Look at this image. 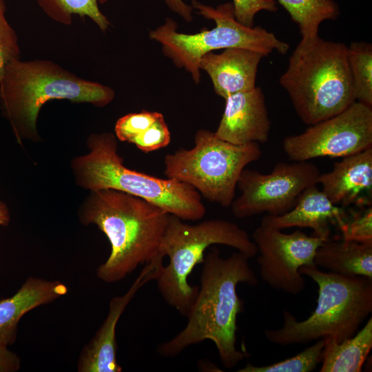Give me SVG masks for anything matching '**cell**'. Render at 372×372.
<instances>
[{
	"label": "cell",
	"instance_id": "cell-1",
	"mask_svg": "<svg viewBox=\"0 0 372 372\" xmlns=\"http://www.w3.org/2000/svg\"><path fill=\"white\" fill-rule=\"evenodd\" d=\"M249 259L238 251L223 258L216 247L205 255L200 287L187 316V324L176 336L158 346L160 355L174 357L191 345L209 340L215 344L226 369L234 367L248 356L246 350L237 349L236 332L238 316L244 309L237 286L258 284Z\"/></svg>",
	"mask_w": 372,
	"mask_h": 372
},
{
	"label": "cell",
	"instance_id": "cell-2",
	"mask_svg": "<svg viewBox=\"0 0 372 372\" xmlns=\"http://www.w3.org/2000/svg\"><path fill=\"white\" fill-rule=\"evenodd\" d=\"M169 214L121 191H90L79 208V220L84 225L97 226L111 246L109 257L96 269V277L106 283L116 282L163 255L161 245Z\"/></svg>",
	"mask_w": 372,
	"mask_h": 372
},
{
	"label": "cell",
	"instance_id": "cell-3",
	"mask_svg": "<svg viewBox=\"0 0 372 372\" xmlns=\"http://www.w3.org/2000/svg\"><path fill=\"white\" fill-rule=\"evenodd\" d=\"M110 87L77 76L53 61L11 60L0 79V110L18 143L41 140L37 124L48 101L65 99L103 107L114 99Z\"/></svg>",
	"mask_w": 372,
	"mask_h": 372
},
{
	"label": "cell",
	"instance_id": "cell-4",
	"mask_svg": "<svg viewBox=\"0 0 372 372\" xmlns=\"http://www.w3.org/2000/svg\"><path fill=\"white\" fill-rule=\"evenodd\" d=\"M86 145L88 152L74 157L70 164L79 187L90 192L121 191L147 200L183 220L196 221L204 217L206 209L201 196L192 186L125 166L113 133L92 134Z\"/></svg>",
	"mask_w": 372,
	"mask_h": 372
},
{
	"label": "cell",
	"instance_id": "cell-5",
	"mask_svg": "<svg viewBox=\"0 0 372 372\" xmlns=\"http://www.w3.org/2000/svg\"><path fill=\"white\" fill-rule=\"evenodd\" d=\"M300 119L311 125L355 101L347 45L317 37L300 41L279 79Z\"/></svg>",
	"mask_w": 372,
	"mask_h": 372
},
{
	"label": "cell",
	"instance_id": "cell-6",
	"mask_svg": "<svg viewBox=\"0 0 372 372\" xmlns=\"http://www.w3.org/2000/svg\"><path fill=\"white\" fill-rule=\"evenodd\" d=\"M299 271L318 287L316 307L302 321L284 310L282 327L265 329V338L287 346L325 338L340 342L353 336L372 312V278L323 271L316 265L303 266Z\"/></svg>",
	"mask_w": 372,
	"mask_h": 372
},
{
	"label": "cell",
	"instance_id": "cell-7",
	"mask_svg": "<svg viewBox=\"0 0 372 372\" xmlns=\"http://www.w3.org/2000/svg\"><path fill=\"white\" fill-rule=\"evenodd\" d=\"M214 245L234 248L249 258L257 254L248 233L232 222L211 219L190 225L169 214L160 249L169 263L163 266L156 280L165 301L183 316L188 315L198 291V286L189 284L188 277Z\"/></svg>",
	"mask_w": 372,
	"mask_h": 372
},
{
	"label": "cell",
	"instance_id": "cell-8",
	"mask_svg": "<svg viewBox=\"0 0 372 372\" xmlns=\"http://www.w3.org/2000/svg\"><path fill=\"white\" fill-rule=\"evenodd\" d=\"M193 9L207 19L215 22L211 30L203 29L196 34L178 32V25L172 18L150 31L151 39L159 43L163 53L179 68L188 72L195 83L200 79L199 61L211 52L232 48H245L268 56L274 50L285 54L289 45L280 40L271 32L260 26L249 28L238 22L234 16L232 2L216 8L192 0Z\"/></svg>",
	"mask_w": 372,
	"mask_h": 372
},
{
	"label": "cell",
	"instance_id": "cell-9",
	"mask_svg": "<svg viewBox=\"0 0 372 372\" xmlns=\"http://www.w3.org/2000/svg\"><path fill=\"white\" fill-rule=\"evenodd\" d=\"M261 155L259 143L234 145L200 129L195 134L193 148H180L165 156L164 174L192 186L205 199L229 207L241 172Z\"/></svg>",
	"mask_w": 372,
	"mask_h": 372
},
{
	"label": "cell",
	"instance_id": "cell-10",
	"mask_svg": "<svg viewBox=\"0 0 372 372\" xmlns=\"http://www.w3.org/2000/svg\"><path fill=\"white\" fill-rule=\"evenodd\" d=\"M320 174L309 161L279 162L269 174L244 169L237 183L240 195L231 205L233 214L238 218L262 213L284 214L295 206L307 187L318 185Z\"/></svg>",
	"mask_w": 372,
	"mask_h": 372
},
{
	"label": "cell",
	"instance_id": "cell-11",
	"mask_svg": "<svg viewBox=\"0 0 372 372\" xmlns=\"http://www.w3.org/2000/svg\"><path fill=\"white\" fill-rule=\"evenodd\" d=\"M282 147L289 160L297 162L343 158L362 152L372 147V107L355 101L302 133L286 136Z\"/></svg>",
	"mask_w": 372,
	"mask_h": 372
},
{
	"label": "cell",
	"instance_id": "cell-12",
	"mask_svg": "<svg viewBox=\"0 0 372 372\" xmlns=\"http://www.w3.org/2000/svg\"><path fill=\"white\" fill-rule=\"evenodd\" d=\"M260 277L271 287L297 295L305 287L300 273L303 266L315 265L314 256L324 239L308 236L300 230L291 234L260 224L252 233Z\"/></svg>",
	"mask_w": 372,
	"mask_h": 372
},
{
	"label": "cell",
	"instance_id": "cell-13",
	"mask_svg": "<svg viewBox=\"0 0 372 372\" xmlns=\"http://www.w3.org/2000/svg\"><path fill=\"white\" fill-rule=\"evenodd\" d=\"M164 256L160 255L145 265L143 270L121 296L112 298L109 311L94 336L83 349L77 364L79 372H121L116 361V328L126 307L136 292L151 280H156L163 267Z\"/></svg>",
	"mask_w": 372,
	"mask_h": 372
},
{
	"label": "cell",
	"instance_id": "cell-14",
	"mask_svg": "<svg viewBox=\"0 0 372 372\" xmlns=\"http://www.w3.org/2000/svg\"><path fill=\"white\" fill-rule=\"evenodd\" d=\"M215 135L234 145L265 143L269 137L271 121L265 97L260 87L229 95Z\"/></svg>",
	"mask_w": 372,
	"mask_h": 372
},
{
	"label": "cell",
	"instance_id": "cell-15",
	"mask_svg": "<svg viewBox=\"0 0 372 372\" xmlns=\"http://www.w3.org/2000/svg\"><path fill=\"white\" fill-rule=\"evenodd\" d=\"M347 218L343 207L333 204L316 184L301 193L291 210L279 216L267 214L261 224L280 230L296 227L310 228L312 236L327 240L331 237V225L340 228Z\"/></svg>",
	"mask_w": 372,
	"mask_h": 372
},
{
	"label": "cell",
	"instance_id": "cell-16",
	"mask_svg": "<svg viewBox=\"0 0 372 372\" xmlns=\"http://www.w3.org/2000/svg\"><path fill=\"white\" fill-rule=\"evenodd\" d=\"M265 56L256 51L232 48L221 53L204 54L199 68L210 77L215 93L227 98L229 95L255 88L258 65Z\"/></svg>",
	"mask_w": 372,
	"mask_h": 372
},
{
	"label": "cell",
	"instance_id": "cell-17",
	"mask_svg": "<svg viewBox=\"0 0 372 372\" xmlns=\"http://www.w3.org/2000/svg\"><path fill=\"white\" fill-rule=\"evenodd\" d=\"M318 184L335 205L364 202L372 191V147L335 162L331 171L320 174Z\"/></svg>",
	"mask_w": 372,
	"mask_h": 372
},
{
	"label": "cell",
	"instance_id": "cell-18",
	"mask_svg": "<svg viewBox=\"0 0 372 372\" xmlns=\"http://www.w3.org/2000/svg\"><path fill=\"white\" fill-rule=\"evenodd\" d=\"M68 288L59 280L29 277L12 296L0 300V342L14 343L18 324L30 311L65 295Z\"/></svg>",
	"mask_w": 372,
	"mask_h": 372
},
{
	"label": "cell",
	"instance_id": "cell-19",
	"mask_svg": "<svg viewBox=\"0 0 372 372\" xmlns=\"http://www.w3.org/2000/svg\"><path fill=\"white\" fill-rule=\"evenodd\" d=\"M313 262L329 272L372 278V242L331 239L318 248Z\"/></svg>",
	"mask_w": 372,
	"mask_h": 372
},
{
	"label": "cell",
	"instance_id": "cell-20",
	"mask_svg": "<svg viewBox=\"0 0 372 372\" xmlns=\"http://www.w3.org/2000/svg\"><path fill=\"white\" fill-rule=\"evenodd\" d=\"M114 134L119 141L132 143L145 152L165 147L171 141V133L163 115L146 110L119 118L114 126Z\"/></svg>",
	"mask_w": 372,
	"mask_h": 372
},
{
	"label": "cell",
	"instance_id": "cell-21",
	"mask_svg": "<svg viewBox=\"0 0 372 372\" xmlns=\"http://www.w3.org/2000/svg\"><path fill=\"white\" fill-rule=\"evenodd\" d=\"M324 339L320 372H360L372 348V318L353 336L342 342Z\"/></svg>",
	"mask_w": 372,
	"mask_h": 372
},
{
	"label": "cell",
	"instance_id": "cell-22",
	"mask_svg": "<svg viewBox=\"0 0 372 372\" xmlns=\"http://www.w3.org/2000/svg\"><path fill=\"white\" fill-rule=\"evenodd\" d=\"M289 13L300 29L302 40L317 37L320 24L327 20H336L340 14L334 0H276Z\"/></svg>",
	"mask_w": 372,
	"mask_h": 372
},
{
	"label": "cell",
	"instance_id": "cell-23",
	"mask_svg": "<svg viewBox=\"0 0 372 372\" xmlns=\"http://www.w3.org/2000/svg\"><path fill=\"white\" fill-rule=\"evenodd\" d=\"M43 12L52 20L63 25H70L73 15L87 17L99 29L105 32L110 23L102 13L99 3L108 0H35Z\"/></svg>",
	"mask_w": 372,
	"mask_h": 372
},
{
	"label": "cell",
	"instance_id": "cell-24",
	"mask_svg": "<svg viewBox=\"0 0 372 372\" xmlns=\"http://www.w3.org/2000/svg\"><path fill=\"white\" fill-rule=\"evenodd\" d=\"M347 56L355 101L372 107V45L351 42Z\"/></svg>",
	"mask_w": 372,
	"mask_h": 372
},
{
	"label": "cell",
	"instance_id": "cell-25",
	"mask_svg": "<svg viewBox=\"0 0 372 372\" xmlns=\"http://www.w3.org/2000/svg\"><path fill=\"white\" fill-rule=\"evenodd\" d=\"M324 339L318 340L313 345L293 357L265 366L248 363L239 372H311L322 361Z\"/></svg>",
	"mask_w": 372,
	"mask_h": 372
},
{
	"label": "cell",
	"instance_id": "cell-26",
	"mask_svg": "<svg viewBox=\"0 0 372 372\" xmlns=\"http://www.w3.org/2000/svg\"><path fill=\"white\" fill-rule=\"evenodd\" d=\"M5 0H0V79L6 65L20 58L18 36L6 17Z\"/></svg>",
	"mask_w": 372,
	"mask_h": 372
},
{
	"label": "cell",
	"instance_id": "cell-27",
	"mask_svg": "<svg viewBox=\"0 0 372 372\" xmlns=\"http://www.w3.org/2000/svg\"><path fill=\"white\" fill-rule=\"evenodd\" d=\"M340 229L344 240L372 242V207H368L351 218L348 216Z\"/></svg>",
	"mask_w": 372,
	"mask_h": 372
},
{
	"label": "cell",
	"instance_id": "cell-28",
	"mask_svg": "<svg viewBox=\"0 0 372 372\" xmlns=\"http://www.w3.org/2000/svg\"><path fill=\"white\" fill-rule=\"evenodd\" d=\"M232 4L236 21L249 28L254 27L258 12L262 10L276 12L278 10L276 0H233Z\"/></svg>",
	"mask_w": 372,
	"mask_h": 372
},
{
	"label": "cell",
	"instance_id": "cell-29",
	"mask_svg": "<svg viewBox=\"0 0 372 372\" xmlns=\"http://www.w3.org/2000/svg\"><path fill=\"white\" fill-rule=\"evenodd\" d=\"M21 368V359L9 349L8 345L0 342V372H16Z\"/></svg>",
	"mask_w": 372,
	"mask_h": 372
},
{
	"label": "cell",
	"instance_id": "cell-30",
	"mask_svg": "<svg viewBox=\"0 0 372 372\" xmlns=\"http://www.w3.org/2000/svg\"><path fill=\"white\" fill-rule=\"evenodd\" d=\"M167 7L173 12L180 17L185 21H193L194 9L192 6L183 0H163Z\"/></svg>",
	"mask_w": 372,
	"mask_h": 372
},
{
	"label": "cell",
	"instance_id": "cell-31",
	"mask_svg": "<svg viewBox=\"0 0 372 372\" xmlns=\"http://www.w3.org/2000/svg\"><path fill=\"white\" fill-rule=\"evenodd\" d=\"M10 222V213L7 205L0 200V225L6 227Z\"/></svg>",
	"mask_w": 372,
	"mask_h": 372
}]
</instances>
